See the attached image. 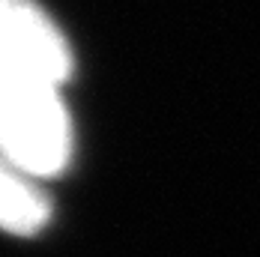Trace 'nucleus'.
Listing matches in <instances>:
<instances>
[{"label": "nucleus", "instance_id": "obj_1", "mask_svg": "<svg viewBox=\"0 0 260 257\" xmlns=\"http://www.w3.org/2000/svg\"><path fill=\"white\" fill-rule=\"evenodd\" d=\"M60 81L0 51V155L33 177H54L69 165L72 123Z\"/></svg>", "mask_w": 260, "mask_h": 257}, {"label": "nucleus", "instance_id": "obj_2", "mask_svg": "<svg viewBox=\"0 0 260 257\" xmlns=\"http://www.w3.org/2000/svg\"><path fill=\"white\" fill-rule=\"evenodd\" d=\"M0 51L36 66L60 84L72 72V57L60 30L33 0H0Z\"/></svg>", "mask_w": 260, "mask_h": 257}, {"label": "nucleus", "instance_id": "obj_3", "mask_svg": "<svg viewBox=\"0 0 260 257\" xmlns=\"http://www.w3.org/2000/svg\"><path fill=\"white\" fill-rule=\"evenodd\" d=\"M48 215L51 204L45 191L33 182V174L0 155V231L27 236L39 231Z\"/></svg>", "mask_w": 260, "mask_h": 257}]
</instances>
